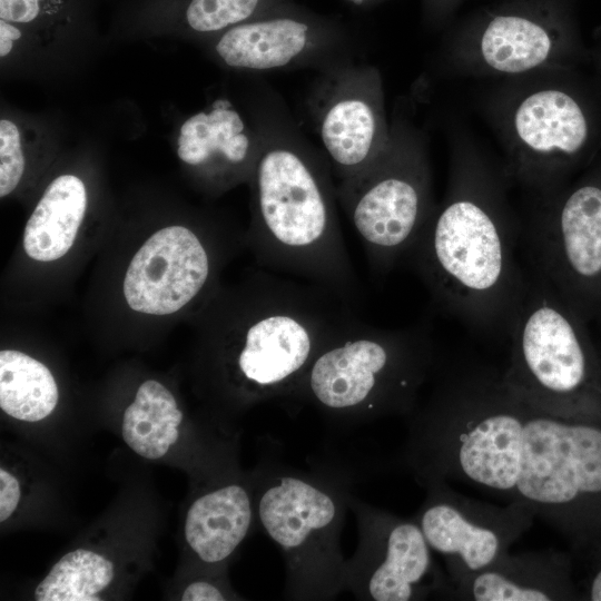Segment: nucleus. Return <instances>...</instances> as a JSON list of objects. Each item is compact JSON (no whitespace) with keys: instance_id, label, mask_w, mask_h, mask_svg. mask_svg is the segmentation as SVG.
I'll return each mask as SVG.
<instances>
[{"instance_id":"nucleus-25","label":"nucleus","mask_w":601,"mask_h":601,"mask_svg":"<svg viewBox=\"0 0 601 601\" xmlns=\"http://www.w3.org/2000/svg\"><path fill=\"white\" fill-rule=\"evenodd\" d=\"M59 7L60 0H0V19L16 24L31 23Z\"/></svg>"},{"instance_id":"nucleus-4","label":"nucleus","mask_w":601,"mask_h":601,"mask_svg":"<svg viewBox=\"0 0 601 601\" xmlns=\"http://www.w3.org/2000/svg\"><path fill=\"white\" fill-rule=\"evenodd\" d=\"M439 359L428 323L391 329L356 317L314 357L288 398L338 424L408 417Z\"/></svg>"},{"instance_id":"nucleus-15","label":"nucleus","mask_w":601,"mask_h":601,"mask_svg":"<svg viewBox=\"0 0 601 601\" xmlns=\"http://www.w3.org/2000/svg\"><path fill=\"white\" fill-rule=\"evenodd\" d=\"M211 256L185 226L152 234L132 257L124 279L127 304L136 312L169 315L195 299L208 283Z\"/></svg>"},{"instance_id":"nucleus-17","label":"nucleus","mask_w":601,"mask_h":601,"mask_svg":"<svg viewBox=\"0 0 601 601\" xmlns=\"http://www.w3.org/2000/svg\"><path fill=\"white\" fill-rule=\"evenodd\" d=\"M443 599L463 601H559L572 600L570 560L544 549L502 555L487 568L446 578Z\"/></svg>"},{"instance_id":"nucleus-30","label":"nucleus","mask_w":601,"mask_h":601,"mask_svg":"<svg viewBox=\"0 0 601 601\" xmlns=\"http://www.w3.org/2000/svg\"><path fill=\"white\" fill-rule=\"evenodd\" d=\"M588 599L592 601H601V569L597 571L590 581L588 588Z\"/></svg>"},{"instance_id":"nucleus-29","label":"nucleus","mask_w":601,"mask_h":601,"mask_svg":"<svg viewBox=\"0 0 601 601\" xmlns=\"http://www.w3.org/2000/svg\"><path fill=\"white\" fill-rule=\"evenodd\" d=\"M22 37V31L16 23L0 19V57H7L13 49L16 41Z\"/></svg>"},{"instance_id":"nucleus-7","label":"nucleus","mask_w":601,"mask_h":601,"mask_svg":"<svg viewBox=\"0 0 601 601\" xmlns=\"http://www.w3.org/2000/svg\"><path fill=\"white\" fill-rule=\"evenodd\" d=\"M256 516L285 560L284 597L333 600L345 590L339 538L348 489L337 477L272 459L259 472Z\"/></svg>"},{"instance_id":"nucleus-23","label":"nucleus","mask_w":601,"mask_h":601,"mask_svg":"<svg viewBox=\"0 0 601 601\" xmlns=\"http://www.w3.org/2000/svg\"><path fill=\"white\" fill-rule=\"evenodd\" d=\"M290 2V0H186L183 19L191 31L216 37L237 24Z\"/></svg>"},{"instance_id":"nucleus-10","label":"nucleus","mask_w":601,"mask_h":601,"mask_svg":"<svg viewBox=\"0 0 601 601\" xmlns=\"http://www.w3.org/2000/svg\"><path fill=\"white\" fill-rule=\"evenodd\" d=\"M534 197L523 228L529 267L589 324H601V162Z\"/></svg>"},{"instance_id":"nucleus-6","label":"nucleus","mask_w":601,"mask_h":601,"mask_svg":"<svg viewBox=\"0 0 601 601\" xmlns=\"http://www.w3.org/2000/svg\"><path fill=\"white\" fill-rule=\"evenodd\" d=\"M551 70L511 78L494 111L504 173L533 195L554 191L595 156L600 120L590 96Z\"/></svg>"},{"instance_id":"nucleus-32","label":"nucleus","mask_w":601,"mask_h":601,"mask_svg":"<svg viewBox=\"0 0 601 601\" xmlns=\"http://www.w3.org/2000/svg\"><path fill=\"white\" fill-rule=\"evenodd\" d=\"M597 57H598V58H597V60H598V66H599V68H600V70H601V49H600V51H599V53H598Z\"/></svg>"},{"instance_id":"nucleus-14","label":"nucleus","mask_w":601,"mask_h":601,"mask_svg":"<svg viewBox=\"0 0 601 601\" xmlns=\"http://www.w3.org/2000/svg\"><path fill=\"white\" fill-rule=\"evenodd\" d=\"M420 484L426 496L413 519L431 550L444 558L447 579L494 563L535 519L522 503L496 505L470 497L445 480L430 479Z\"/></svg>"},{"instance_id":"nucleus-5","label":"nucleus","mask_w":601,"mask_h":601,"mask_svg":"<svg viewBox=\"0 0 601 601\" xmlns=\"http://www.w3.org/2000/svg\"><path fill=\"white\" fill-rule=\"evenodd\" d=\"M509 338L501 378L515 397L554 416L601 422V363L589 323L530 267Z\"/></svg>"},{"instance_id":"nucleus-1","label":"nucleus","mask_w":601,"mask_h":601,"mask_svg":"<svg viewBox=\"0 0 601 601\" xmlns=\"http://www.w3.org/2000/svg\"><path fill=\"white\" fill-rule=\"evenodd\" d=\"M424 404L407 417L397 460L421 483H467L529 508L568 534L601 522V422L540 411L486 365L440 358Z\"/></svg>"},{"instance_id":"nucleus-13","label":"nucleus","mask_w":601,"mask_h":601,"mask_svg":"<svg viewBox=\"0 0 601 601\" xmlns=\"http://www.w3.org/2000/svg\"><path fill=\"white\" fill-rule=\"evenodd\" d=\"M213 50L226 67L253 72L312 69L361 59L356 39L338 22L293 2L215 37Z\"/></svg>"},{"instance_id":"nucleus-20","label":"nucleus","mask_w":601,"mask_h":601,"mask_svg":"<svg viewBox=\"0 0 601 601\" xmlns=\"http://www.w3.org/2000/svg\"><path fill=\"white\" fill-rule=\"evenodd\" d=\"M173 394L159 382H144L135 401L126 408L121 433L126 444L148 460L164 456L179 437L183 422Z\"/></svg>"},{"instance_id":"nucleus-27","label":"nucleus","mask_w":601,"mask_h":601,"mask_svg":"<svg viewBox=\"0 0 601 601\" xmlns=\"http://www.w3.org/2000/svg\"><path fill=\"white\" fill-rule=\"evenodd\" d=\"M183 601H224L225 594L219 587L213 584L209 581L198 580L191 582L185 589Z\"/></svg>"},{"instance_id":"nucleus-3","label":"nucleus","mask_w":601,"mask_h":601,"mask_svg":"<svg viewBox=\"0 0 601 601\" xmlns=\"http://www.w3.org/2000/svg\"><path fill=\"white\" fill-rule=\"evenodd\" d=\"M254 101L264 131L250 176L252 240L258 259L272 273L358 304L362 289L341 230L329 161L273 87L262 85Z\"/></svg>"},{"instance_id":"nucleus-21","label":"nucleus","mask_w":601,"mask_h":601,"mask_svg":"<svg viewBox=\"0 0 601 601\" xmlns=\"http://www.w3.org/2000/svg\"><path fill=\"white\" fill-rule=\"evenodd\" d=\"M58 387L49 368L13 349L0 352V407L9 416L37 422L52 413Z\"/></svg>"},{"instance_id":"nucleus-11","label":"nucleus","mask_w":601,"mask_h":601,"mask_svg":"<svg viewBox=\"0 0 601 601\" xmlns=\"http://www.w3.org/2000/svg\"><path fill=\"white\" fill-rule=\"evenodd\" d=\"M303 112L338 181L364 170L390 141L381 71L361 59L316 71Z\"/></svg>"},{"instance_id":"nucleus-22","label":"nucleus","mask_w":601,"mask_h":601,"mask_svg":"<svg viewBox=\"0 0 601 601\" xmlns=\"http://www.w3.org/2000/svg\"><path fill=\"white\" fill-rule=\"evenodd\" d=\"M114 564L89 550L77 549L65 554L38 584L37 601H99L96 594L109 585Z\"/></svg>"},{"instance_id":"nucleus-2","label":"nucleus","mask_w":601,"mask_h":601,"mask_svg":"<svg viewBox=\"0 0 601 601\" xmlns=\"http://www.w3.org/2000/svg\"><path fill=\"white\" fill-rule=\"evenodd\" d=\"M506 179L503 167L456 146L445 196L405 257L441 311L497 336H509L525 284Z\"/></svg>"},{"instance_id":"nucleus-18","label":"nucleus","mask_w":601,"mask_h":601,"mask_svg":"<svg viewBox=\"0 0 601 601\" xmlns=\"http://www.w3.org/2000/svg\"><path fill=\"white\" fill-rule=\"evenodd\" d=\"M256 516L247 487L233 483L196 499L188 509L185 538L200 561L227 560L246 538Z\"/></svg>"},{"instance_id":"nucleus-24","label":"nucleus","mask_w":601,"mask_h":601,"mask_svg":"<svg viewBox=\"0 0 601 601\" xmlns=\"http://www.w3.org/2000/svg\"><path fill=\"white\" fill-rule=\"evenodd\" d=\"M24 171L22 138L18 126L6 118L0 121V196L18 186Z\"/></svg>"},{"instance_id":"nucleus-31","label":"nucleus","mask_w":601,"mask_h":601,"mask_svg":"<svg viewBox=\"0 0 601 601\" xmlns=\"http://www.w3.org/2000/svg\"><path fill=\"white\" fill-rule=\"evenodd\" d=\"M352 4H355V6H372V4H375V3H378V2H382L384 0H345Z\"/></svg>"},{"instance_id":"nucleus-19","label":"nucleus","mask_w":601,"mask_h":601,"mask_svg":"<svg viewBox=\"0 0 601 601\" xmlns=\"http://www.w3.org/2000/svg\"><path fill=\"white\" fill-rule=\"evenodd\" d=\"M87 209V189L75 175H61L46 188L23 233V248L39 262L56 260L71 248Z\"/></svg>"},{"instance_id":"nucleus-26","label":"nucleus","mask_w":601,"mask_h":601,"mask_svg":"<svg viewBox=\"0 0 601 601\" xmlns=\"http://www.w3.org/2000/svg\"><path fill=\"white\" fill-rule=\"evenodd\" d=\"M21 496L18 480L7 472L0 470V521H6L16 510Z\"/></svg>"},{"instance_id":"nucleus-9","label":"nucleus","mask_w":601,"mask_h":601,"mask_svg":"<svg viewBox=\"0 0 601 601\" xmlns=\"http://www.w3.org/2000/svg\"><path fill=\"white\" fill-rule=\"evenodd\" d=\"M443 50L457 71L506 78L572 70L587 58L571 0H504L474 14Z\"/></svg>"},{"instance_id":"nucleus-8","label":"nucleus","mask_w":601,"mask_h":601,"mask_svg":"<svg viewBox=\"0 0 601 601\" xmlns=\"http://www.w3.org/2000/svg\"><path fill=\"white\" fill-rule=\"evenodd\" d=\"M336 197L373 274L390 273L405 259L436 206L425 131L395 109L386 148L364 170L337 181Z\"/></svg>"},{"instance_id":"nucleus-12","label":"nucleus","mask_w":601,"mask_h":601,"mask_svg":"<svg viewBox=\"0 0 601 601\" xmlns=\"http://www.w3.org/2000/svg\"><path fill=\"white\" fill-rule=\"evenodd\" d=\"M346 504L355 514L358 542L345 563V590L365 601H414L443 598L446 573L411 518L371 505L349 491Z\"/></svg>"},{"instance_id":"nucleus-28","label":"nucleus","mask_w":601,"mask_h":601,"mask_svg":"<svg viewBox=\"0 0 601 601\" xmlns=\"http://www.w3.org/2000/svg\"><path fill=\"white\" fill-rule=\"evenodd\" d=\"M462 0H423L426 22L436 26L444 22Z\"/></svg>"},{"instance_id":"nucleus-16","label":"nucleus","mask_w":601,"mask_h":601,"mask_svg":"<svg viewBox=\"0 0 601 601\" xmlns=\"http://www.w3.org/2000/svg\"><path fill=\"white\" fill-rule=\"evenodd\" d=\"M264 144L262 122L253 100L250 117L227 99L187 118L179 129L177 155L219 185L250 178Z\"/></svg>"}]
</instances>
